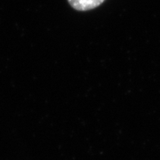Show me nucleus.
Instances as JSON below:
<instances>
[{
	"label": "nucleus",
	"mask_w": 160,
	"mask_h": 160,
	"mask_svg": "<svg viewBox=\"0 0 160 160\" xmlns=\"http://www.w3.org/2000/svg\"><path fill=\"white\" fill-rule=\"evenodd\" d=\"M105 0H68L69 6L76 11L86 12L100 6Z\"/></svg>",
	"instance_id": "obj_1"
}]
</instances>
